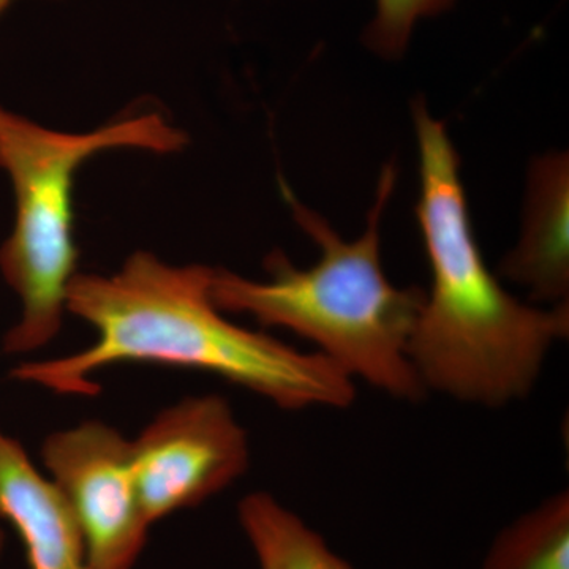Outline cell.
Wrapping results in <instances>:
<instances>
[{"instance_id":"1","label":"cell","mask_w":569,"mask_h":569,"mask_svg":"<svg viewBox=\"0 0 569 569\" xmlns=\"http://www.w3.org/2000/svg\"><path fill=\"white\" fill-rule=\"evenodd\" d=\"M213 269L130 254L110 276L77 274L67 312L97 331L78 353L22 362L11 377L63 396H96L93 377L122 362L203 370L263 396L284 410L347 408L355 381L320 353H305L222 316L212 298Z\"/></svg>"},{"instance_id":"2","label":"cell","mask_w":569,"mask_h":569,"mask_svg":"<svg viewBox=\"0 0 569 569\" xmlns=\"http://www.w3.org/2000/svg\"><path fill=\"white\" fill-rule=\"evenodd\" d=\"M419 146V230L430 283L410 340L426 391L500 408L533 391L553 346L567 339L569 306L526 305L482 258L471 228L459 156L425 102L413 107Z\"/></svg>"},{"instance_id":"3","label":"cell","mask_w":569,"mask_h":569,"mask_svg":"<svg viewBox=\"0 0 569 569\" xmlns=\"http://www.w3.org/2000/svg\"><path fill=\"white\" fill-rule=\"evenodd\" d=\"M395 183V167L385 168L366 231L355 241L283 189L296 222L320 247L317 263L296 268L274 252L266 260V280L213 269L212 298L222 312L305 337L351 380L415 402L427 392L410 358L426 291L396 287L381 266L380 220Z\"/></svg>"},{"instance_id":"4","label":"cell","mask_w":569,"mask_h":569,"mask_svg":"<svg viewBox=\"0 0 569 569\" xmlns=\"http://www.w3.org/2000/svg\"><path fill=\"white\" fill-rule=\"evenodd\" d=\"M186 144V133L159 112L70 133L0 107V170L14 193L13 230L0 246V274L21 301L20 320L3 337V353H32L61 329L77 276L73 189L82 164L114 149L173 153Z\"/></svg>"},{"instance_id":"5","label":"cell","mask_w":569,"mask_h":569,"mask_svg":"<svg viewBox=\"0 0 569 569\" xmlns=\"http://www.w3.org/2000/svg\"><path fill=\"white\" fill-rule=\"evenodd\" d=\"M244 427L219 396L164 408L132 441L134 482L148 522L198 507L249 468Z\"/></svg>"},{"instance_id":"6","label":"cell","mask_w":569,"mask_h":569,"mask_svg":"<svg viewBox=\"0 0 569 569\" xmlns=\"http://www.w3.org/2000/svg\"><path fill=\"white\" fill-rule=\"evenodd\" d=\"M41 456L80 527L91 568L132 569L151 527L134 482L132 441L88 421L51 433Z\"/></svg>"},{"instance_id":"7","label":"cell","mask_w":569,"mask_h":569,"mask_svg":"<svg viewBox=\"0 0 569 569\" xmlns=\"http://www.w3.org/2000/svg\"><path fill=\"white\" fill-rule=\"evenodd\" d=\"M0 519L20 535L31 569H92L66 498L0 430Z\"/></svg>"},{"instance_id":"8","label":"cell","mask_w":569,"mask_h":569,"mask_svg":"<svg viewBox=\"0 0 569 569\" xmlns=\"http://www.w3.org/2000/svg\"><path fill=\"white\" fill-rule=\"evenodd\" d=\"M569 164L549 153L531 168L522 236L505 257L501 276L522 284L535 301L568 305Z\"/></svg>"},{"instance_id":"9","label":"cell","mask_w":569,"mask_h":569,"mask_svg":"<svg viewBox=\"0 0 569 569\" xmlns=\"http://www.w3.org/2000/svg\"><path fill=\"white\" fill-rule=\"evenodd\" d=\"M238 512L260 569H355L269 493H250Z\"/></svg>"},{"instance_id":"10","label":"cell","mask_w":569,"mask_h":569,"mask_svg":"<svg viewBox=\"0 0 569 569\" xmlns=\"http://www.w3.org/2000/svg\"><path fill=\"white\" fill-rule=\"evenodd\" d=\"M482 569H569V496L546 498L505 527Z\"/></svg>"},{"instance_id":"11","label":"cell","mask_w":569,"mask_h":569,"mask_svg":"<svg viewBox=\"0 0 569 569\" xmlns=\"http://www.w3.org/2000/svg\"><path fill=\"white\" fill-rule=\"evenodd\" d=\"M456 0H376V13L366 31L370 50L397 58L407 50L418 22L443 13Z\"/></svg>"},{"instance_id":"12","label":"cell","mask_w":569,"mask_h":569,"mask_svg":"<svg viewBox=\"0 0 569 569\" xmlns=\"http://www.w3.org/2000/svg\"><path fill=\"white\" fill-rule=\"evenodd\" d=\"M13 0H0V17L6 13V10L9 9Z\"/></svg>"},{"instance_id":"13","label":"cell","mask_w":569,"mask_h":569,"mask_svg":"<svg viewBox=\"0 0 569 569\" xmlns=\"http://www.w3.org/2000/svg\"><path fill=\"white\" fill-rule=\"evenodd\" d=\"M3 541H6V538H3L2 530H0V556H2Z\"/></svg>"}]
</instances>
